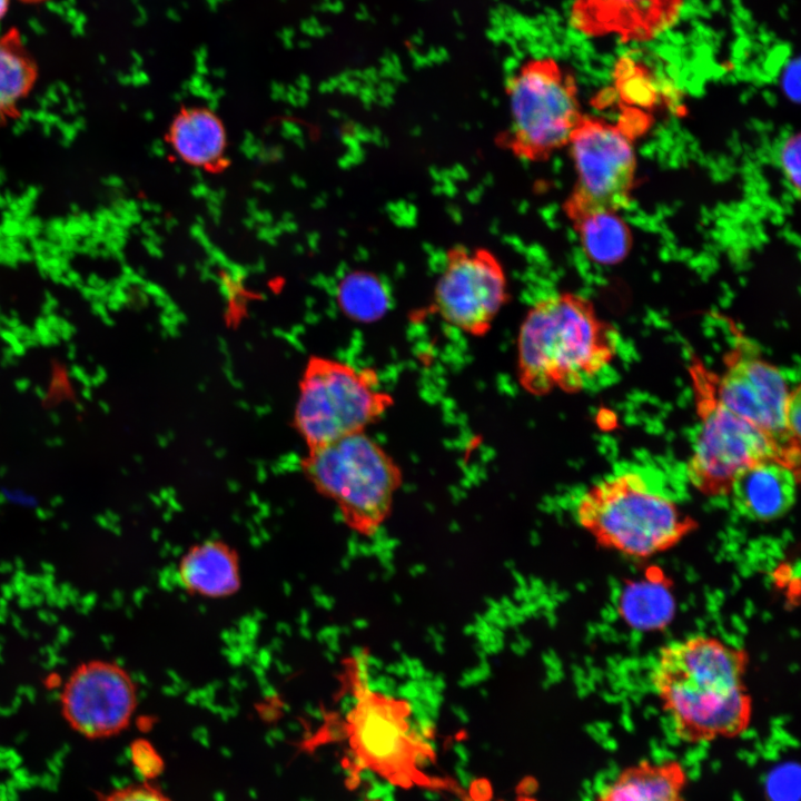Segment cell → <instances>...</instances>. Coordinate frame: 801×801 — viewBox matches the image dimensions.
Here are the masks:
<instances>
[{
    "mask_svg": "<svg viewBox=\"0 0 801 801\" xmlns=\"http://www.w3.org/2000/svg\"><path fill=\"white\" fill-rule=\"evenodd\" d=\"M508 298L507 276L494 253L463 245L446 251L433 293L434 308L445 323L482 337Z\"/></svg>",
    "mask_w": 801,
    "mask_h": 801,
    "instance_id": "10",
    "label": "cell"
},
{
    "mask_svg": "<svg viewBox=\"0 0 801 801\" xmlns=\"http://www.w3.org/2000/svg\"><path fill=\"white\" fill-rule=\"evenodd\" d=\"M617 343L615 327L586 297L570 291L542 297L518 329V383L534 396L577 393L614 360Z\"/></svg>",
    "mask_w": 801,
    "mask_h": 801,
    "instance_id": "2",
    "label": "cell"
},
{
    "mask_svg": "<svg viewBox=\"0 0 801 801\" xmlns=\"http://www.w3.org/2000/svg\"><path fill=\"white\" fill-rule=\"evenodd\" d=\"M366 662L349 657L344 666L352 704L342 723L350 753L358 765L399 785L422 775L419 768L429 746L414 724L411 703L373 688Z\"/></svg>",
    "mask_w": 801,
    "mask_h": 801,
    "instance_id": "6",
    "label": "cell"
},
{
    "mask_svg": "<svg viewBox=\"0 0 801 801\" xmlns=\"http://www.w3.org/2000/svg\"><path fill=\"white\" fill-rule=\"evenodd\" d=\"M585 256L602 266L623 261L632 248L625 220L613 210H590L568 218Z\"/></svg>",
    "mask_w": 801,
    "mask_h": 801,
    "instance_id": "18",
    "label": "cell"
},
{
    "mask_svg": "<svg viewBox=\"0 0 801 801\" xmlns=\"http://www.w3.org/2000/svg\"><path fill=\"white\" fill-rule=\"evenodd\" d=\"M577 524L602 547L645 558L671 550L696 521L635 472L605 477L578 497Z\"/></svg>",
    "mask_w": 801,
    "mask_h": 801,
    "instance_id": "3",
    "label": "cell"
},
{
    "mask_svg": "<svg viewBox=\"0 0 801 801\" xmlns=\"http://www.w3.org/2000/svg\"><path fill=\"white\" fill-rule=\"evenodd\" d=\"M131 752L136 767L146 777V780H152L160 774L164 762L148 741H136L132 744Z\"/></svg>",
    "mask_w": 801,
    "mask_h": 801,
    "instance_id": "24",
    "label": "cell"
},
{
    "mask_svg": "<svg viewBox=\"0 0 801 801\" xmlns=\"http://www.w3.org/2000/svg\"><path fill=\"white\" fill-rule=\"evenodd\" d=\"M168 138L178 158L190 166L212 169L224 160L225 127L217 115L206 108L181 110L171 121Z\"/></svg>",
    "mask_w": 801,
    "mask_h": 801,
    "instance_id": "16",
    "label": "cell"
},
{
    "mask_svg": "<svg viewBox=\"0 0 801 801\" xmlns=\"http://www.w3.org/2000/svg\"><path fill=\"white\" fill-rule=\"evenodd\" d=\"M699 427L686 464L690 484L708 497L729 496L738 474L763 459H778L800 473L773 437L742 418L720 399L716 373L693 356L689 364Z\"/></svg>",
    "mask_w": 801,
    "mask_h": 801,
    "instance_id": "5",
    "label": "cell"
},
{
    "mask_svg": "<svg viewBox=\"0 0 801 801\" xmlns=\"http://www.w3.org/2000/svg\"><path fill=\"white\" fill-rule=\"evenodd\" d=\"M508 125L497 145L514 157L538 162L567 146L583 113L573 73L548 56L524 60L506 80Z\"/></svg>",
    "mask_w": 801,
    "mask_h": 801,
    "instance_id": "7",
    "label": "cell"
},
{
    "mask_svg": "<svg viewBox=\"0 0 801 801\" xmlns=\"http://www.w3.org/2000/svg\"><path fill=\"white\" fill-rule=\"evenodd\" d=\"M767 793L770 801H798V767L785 763L773 769L767 780Z\"/></svg>",
    "mask_w": 801,
    "mask_h": 801,
    "instance_id": "21",
    "label": "cell"
},
{
    "mask_svg": "<svg viewBox=\"0 0 801 801\" xmlns=\"http://www.w3.org/2000/svg\"><path fill=\"white\" fill-rule=\"evenodd\" d=\"M801 135L799 132L789 136L781 146L779 160L783 174L795 194L800 195L801 180Z\"/></svg>",
    "mask_w": 801,
    "mask_h": 801,
    "instance_id": "22",
    "label": "cell"
},
{
    "mask_svg": "<svg viewBox=\"0 0 801 801\" xmlns=\"http://www.w3.org/2000/svg\"><path fill=\"white\" fill-rule=\"evenodd\" d=\"M38 78V68L18 29L0 36V126L20 115Z\"/></svg>",
    "mask_w": 801,
    "mask_h": 801,
    "instance_id": "19",
    "label": "cell"
},
{
    "mask_svg": "<svg viewBox=\"0 0 801 801\" xmlns=\"http://www.w3.org/2000/svg\"><path fill=\"white\" fill-rule=\"evenodd\" d=\"M525 801H531V800H525Z\"/></svg>",
    "mask_w": 801,
    "mask_h": 801,
    "instance_id": "27",
    "label": "cell"
},
{
    "mask_svg": "<svg viewBox=\"0 0 801 801\" xmlns=\"http://www.w3.org/2000/svg\"><path fill=\"white\" fill-rule=\"evenodd\" d=\"M101 801H171L160 788L149 780L118 788Z\"/></svg>",
    "mask_w": 801,
    "mask_h": 801,
    "instance_id": "23",
    "label": "cell"
},
{
    "mask_svg": "<svg viewBox=\"0 0 801 801\" xmlns=\"http://www.w3.org/2000/svg\"><path fill=\"white\" fill-rule=\"evenodd\" d=\"M177 575L181 587L199 597L225 599L241 587L239 555L221 540L191 545L179 558Z\"/></svg>",
    "mask_w": 801,
    "mask_h": 801,
    "instance_id": "15",
    "label": "cell"
},
{
    "mask_svg": "<svg viewBox=\"0 0 801 801\" xmlns=\"http://www.w3.org/2000/svg\"><path fill=\"white\" fill-rule=\"evenodd\" d=\"M800 386L791 388L784 415V429L789 443L800 448Z\"/></svg>",
    "mask_w": 801,
    "mask_h": 801,
    "instance_id": "25",
    "label": "cell"
},
{
    "mask_svg": "<svg viewBox=\"0 0 801 801\" xmlns=\"http://www.w3.org/2000/svg\"><path fill=\"white\" fill-rule=\"evenodd\" d=\"M732 346L723 355V370L716 373V390L722 403L784 448L800 465V448L785 435L784 415L791 388L782 372L767 360L736 327Z\"/></svg>",
    "mask_w": 801,
    "mask_h": 801,
    "instance_id": "11",
    "label": "cell"
},
{
    "mask_svg": "<svg viewBox=\"0 0 801 801\" xmlns=\"http://www.w3.org/2000/svg\"><path fill=\"white\" fill-rule=\"evenodd\" d=\"M685 782L678 761H643L623 770L596 801H682Z\"/></svg>",
    "mask_w": 801,
    "mask_h": 801,
    "instance_id": "17",
    "label": "cell"
},
{
    "mask_svg": "<svg viewBox=\"0 0 801 801\" xmlns=\"http://www.w3.org/2000/svg\"><path fill=\"white\" fill-rule=\"evenodd\" d=\"M336 301L340 310L355 322H374L386 312L389 298L383 281L367 271L345 275L336 288Z\"/></svg>",
    "mask_w": 801,
    "mask_h": 801,
    "instance_id": "20",
    "label": "cell"
},
{
    "mask_svg": "<svg viewBox=\"0 0 801 801\" xmlns=\"http://www.w3.org/2000/svg\"><path fill=\"white\" fill-rule=\"evenodd\" d=\"M9 8V0H0V20L4 17Z\"/></svg>",
    "mask_w": 801,
    "mask_h": 801,
    "instance_id": "26",
    "label": "cell"
},
{
    "mask_svg": "<svg viewBox=\"0 0 801 801\" xmlns=\"http://www.w3.org/2000/svg\"><path fill=\"white\" fill-rule=\"evenodd\" d=\"M300 467L345 525L363 536L374 535L387 520L403 482L397 462L366 432L307 447Z\"/></svg>",
    "mask_w": 801,
    "mask_h": 801,
    "instance_id": "4",
    "label": "cell"
},
{
    "mask_svg": "<svg viewBox=\"0 0 801 801\" xmlns=\"http://www.w3.org/2000/svg\"><path fill=\"white\" fill-rule=\"evenodd\" d=\"M394 404L378 375L332 357L306 362L294 409V428L306 447L366 432Z\"/></svg>",
    "mask_w": 801,
    "mask_h": 801,
    "instance_id": "8",
    "label": "cell"
},
{
    "mask_svg": "<svg viewBox=\"0 0 801 801\" xmlns=\"http://www.w3.org/2000/svg\"><path fill=\"white\" fill-rule=\"evenodd\" d=\"M799 482L800 473L778 459L768 458L741 471L733 481L729 496L741 516L769 522L791 510Z\"/></svg>",
    "mask_w": 801,
    "mask_h": 801,
    "instance_id": "14",
    "label": "cell"
},
{
    "mask_svg": "<svg viewBox=\"0 0 801 801\" xmlns=\"http://www.w3.org/2000/svg\"><path fill=\"white\" fill-rule=\"evenodd\" d=\"M684 0H573L570 24L589 38L651 41L678 21Z\"/></svg>",
    "mask_w": 801,
    "mask_h": 801,
    "instance_id": "13",
    "label": "cell"
},
{
    "mask_svg": "<svg viewBox=\"0 0 801 801\" xmlns=\"http://www.w3.org/2000/svg\"><path fill=\"white\" fill-rule=\"evenodd\" d=\"M567 146L576 171L574 188L563 202L567 218L590 210L619 211L629 206L636 158L622 127L583 115Z\"/></svg>",
    "mask_w": 801,
    "mask_h": 801,
    "instance_id": "9",
    "label": "cell"
},
{
    "mask_svg": "<svg viewBox=\"0 0 801 801\" xmlns=\"http://www.w3.org/2000/svg\"><path fill=\"white\" fill-rule=\"evenodd\" d=\"M748 662L743 649L705 634L660 649L650 681L680 740L731 739L748 729L752 715L744 682Z\"/></svg>",
    "mask_w": 801,
    "mask_h": 801,
    "instance_id": "1",
    "label": "cell"
},
{
    "mask_svg": "<svg viewBox=\"0 0 801 801\" xmlns=\"http://www.w3.org/2000/svg\"><path fill=\"white\" fill-rule=\"evenodd\" d=\"M137 702L132 676L107 660H91L76 668L60 693L65 720L89 739L109 738L128 728Z\"/></svg>",
    "mask_w": 801,
    "mask_h": 801,
    "instance_id": "12",
    "label": "cell"
}]
</instances>
